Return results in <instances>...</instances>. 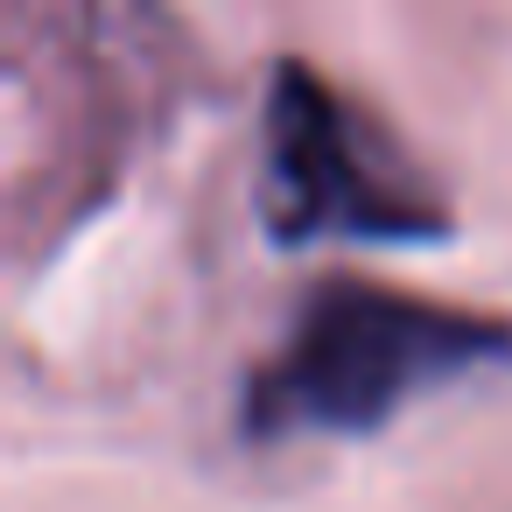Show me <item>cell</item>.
<instances>
[{"instance_id":"6da1fadb","label":"cell","mask_w":512,"mask_h":512,"mask_svg":"<svg viewBox=\"0 0 512 512\" xmlns=\"http://www.w3.org/2000/svg\"><path fill=\"white\" fill-rule=\"evenodd\" d=\"M512 358V316L407 295L365 274H323L274 351L239 386V428L253 442L365 435L414 393Z\"/></svg>"},{"instance_id":"7a4b0ae2","label":"cell","mask_w":512,"mask_h":512,"mask_svg":"<svg viewBox=\"0 0 512 512\" xmlns=\"http://www.w3.org/2000/svg\"><path fill=\"white\" fill-rule=\"evenodd\" d=\"M260 211L267 232L302 239H435L449 225L442 190L407 141L302 50L267 64L260 99Z\"/></svg>"}]
</instances>
